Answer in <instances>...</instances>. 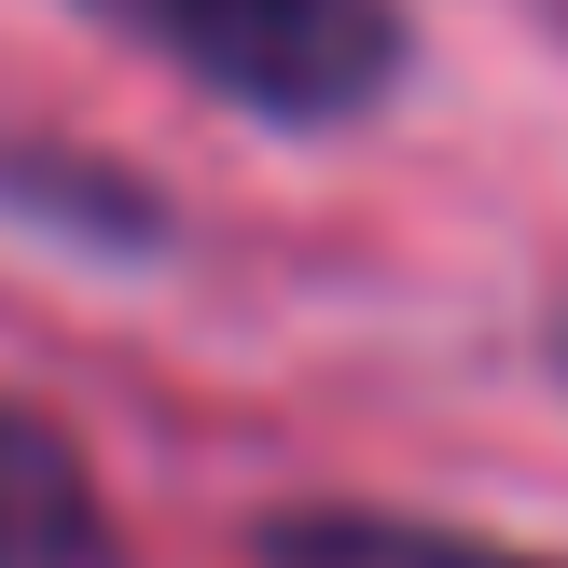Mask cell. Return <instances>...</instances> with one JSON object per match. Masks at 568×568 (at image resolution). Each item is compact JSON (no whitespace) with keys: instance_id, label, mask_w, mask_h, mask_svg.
Here are the masks:
<instances>
[{"instance_id":"cell-1","label":"cell","mask_w":568,"mask_h":568,"mask_svg":"<svg viewBox=\"0 0 568 568\" xmlns=\"http://www.w3.org/2000/svg\"><path fill=\"white\" fill-rule=\"evenodd\" d=\"M98 14L111 42H139L153 70H181L194 98L250 111L277 139H333L361 111L403 98L416 70V28L403 0H70Z\"/></svg>"},{"instance_id":"cell-2","label":"cell","mask_w":568,"mask_h":568,"mask_svg":"<svg viewBox=\"0 0 568 568\" xmlns=\"http://www.w3.org/2000/svg\"><path fill=\"white\" fill-rule=\"evenodd\" d=\"M0 568H125V527H111L83 430L14 403V388H0Z\"/></svg>"},{"instance_id":"cell-3","label":"cell","mask_w":568,"mask_h":568,"mask_svg":"<svg viewBox=\"0 0 568 568\" xmlns=\"http://www.w3.org/2000/svg\"><path fill=\"white\" fill-rule=\"evenodd\" d=\"M264 568H568L541 541H486V527H444V514H388V499H292V514L250 527Z\"/></svg>"},{"instance_id":"cell-4","label":"cell","mask_w":568,"mask_h":568,"mask_svg":"<svg viewBox=\"0 0 568 568\" xmlns=\"http://www.w3.org/2000/svg\"><path fill=\"white\" fill-rule=\"evenodd\" d=\"M0 194H14L28 222H55V236H98V250H153L166 209L139 181H111V166H83L70 139H42V153H0Z\"/></svg>"},{"instance_id":"cell-5","label":"cell","mask_w":568,"mask_h":568,"mask_svg":"<svg viewBox=\"0 0 568 568\" xmlns=\"http://www.w3.org/2000/svg\"><path fill=\"white\" fill-rule=\"evenodd\" d=\"M555 375H568V320H555Z\"/></svg>"}]
</instances>
